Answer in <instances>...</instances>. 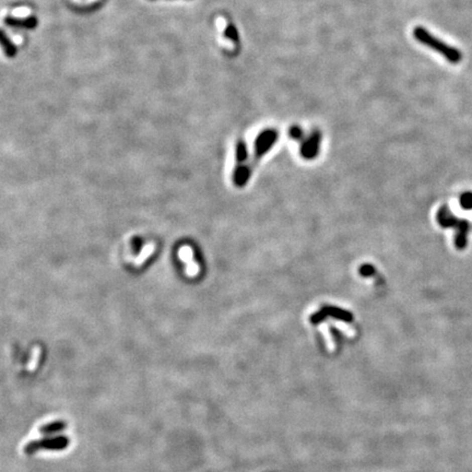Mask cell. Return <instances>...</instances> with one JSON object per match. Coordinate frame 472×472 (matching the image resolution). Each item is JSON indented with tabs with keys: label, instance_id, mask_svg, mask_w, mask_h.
<instances>
[{
	"label": "cell",
	"instance_id": "cell-9",
	"mask_svg": "<svg viewBox=\"0 0 472 472\" xmlns=\"http://www.w3.org/2000/svg\"><path fill=\"white\" fill-rule=\"evenodd\" d=\"M40 357H41V347L35 346L33 349V354H32V358H31V361L28 364L29 372H34L36 370L37 364H39V361H40Z\"/></svg>",
	"mask_w": 472,
	"mask_h": 472
},
{
	"label": "cell",
	"instance_id": "cell-8",
	"mask_svg": "<svg viewBox=\"0 0 472 472\" xmlns=\"http://www.w3.org/2000/svg\"><path fill=\"white\" fill-rule=\"evenodd\" d=\"M224 37H226V39L229 41H232L233 43H235V44H239L240 43L239 31L233 23H228L226 26L224 30Z\"/></svg>",
	"mask_w": 472,
	"mask_h": 472
},
{
	"label": "cell",
	"instance_id": "cell-1",
	"mask_svg": "<svg viewBox=\"0 0 472 472\" xmlns=\"http://www.w3.org/2000/svg\"><path fill=\"white\" fill-rule=\"evenodd\" d=\"M413 36L422 45H424L437 54L442 55L450 64H458L462 59V54L458 48L452 47L434 36L430 31L423 27H417L413 30Z\"/></svg>",
	"mask_w": 472,
	"mask_h": 472
},
{
	"label": "cell",
	"instance_id": "cell-10",
	"mask_svg": "<svg viewBox=\"0 0 472 472\" xmlns=\"http://www.w3.org/2000/svg\"><path fill=\"white\" fill-rule=\"evenodd\" d=\"M460 206L465 210H472V192H463L460 196Z\"/></svg>",
	"mask_w": 472,
	"mask_h": 472
},
{
	"label": "cell",
	"instance_id": "cell-11",
	"mask_svg": "<svg viewBox=\"0 0 472 472\" xmlns=\"http://www.w3.org/2000/svg\"><path fill=\"white\" fill-rule=\"evenodd\" d=\"M153 250H154V246H153L152 244H150V245H147V246L144 248V251H142V254L140 255V256H139L138 258L136 259V264H137V265L141 264V263L144 262V260H145L147 257L150 256L151 253L153 252Z\"/></svg>",
	"mask_w": 472,
	"mask_h": 472
},
{
	"label": "cell",
	"instance_id": "cell-4",
	"mask_svg": "<svg viewBox=\"0 0 472 472\" xmlns=\"http://www.w3.org/2000/svg\"><path fill=\"white\" fill-rule=\"evenodd\" d=\"M321 144V133L319 130H313L308 137L303 140L301 146V154L304 159L312 160L317 157Z\"/></svg>",
	"mask_w": 472,
	"mask_h": 472
},
{
	"label": "cell",
	"instance_id": "cell-5",
	"mask_svg": "<svg viewBox=\"0 0 472 472\" xmlns=\"http://www.w3.org/2000/svg\"><path fill=\"white\" fill-rule=\"evenodd\" d=\"M4 23L6 26L12 29H24V30H33L39 24V20L34 16H29L27 18H17L12 16H7L5 18Z\"/></svg>",
	"mask_w": 472,
	"mask_h": 472
},
{
	"label": "cell",
	"instance_id": "cell-2",
	"mask_svg": "<svg viewBox=\"0 0 472 472\" xmlns=\"http://www.w3.org/2000/svg\"><path fill=\"white\" fill-rule=\"evenodd\" d=\"M436 220L438 224L443 227H450L455 231V246L457 250L462 251L468 244V233L469 223L459 219L451 213L450 209L447 206L440 207L436 214Z\"/></svg>",
	"mask_w": 472,
	"mask_h": 472
},
{
	"label": "cell",
	"instance_id": "cell-6",
	"mask_svg": "<svg viewBox=\"0 0 472 472\" xmlns=\"http://www.w3.org/2000/svg\"><path fill=\"white\" fill-rule=\"evenodd\" d=\"M179 258H181L183 262L186 263L187 267H186V272L187 275L190 277H195L198 275L199 272V267L195 263L194 260V253H192V250L189 246H183L179 248Z\"/></svg>",
	"mask_w": 472,
	"mask_h": 472
},
{
	"label": "cell",
	"instance_id": "cell-3",
	"mask_svg": "<svg viewBox=\"0 0 472 472\" xmlns=\"http://www.w3.org/2000/svg\"><path fill=\"white\" fill-rule=\"evenodd\" d=\"M278 137H279L278 132L273 128H267L257 136L256 141H255V153H254V160L252 163V171L255 167L254 165L256 164L258 161L262 159L273 146L276 145Z\"/></svg>",
	"mask_w": 472,
	"mask_h": 472
},
{
	"label": "cell",
	"instance_id": "cell-12",
	"mask_svg": "<svg viewBox=\"0 0 472 472\" xmlns=\"http://www.w3.org/2000/svg\"><path fill=\"white\" fill-rule=\"evenodd\" d=\"M290 136L295 140H301L303 138V130L299 126H293L290 129Z\"/></svg>",
	"mask_w": 472,
	"mask_h": 472
},
{
	"label": "cell",
	"instance_id": "cell-7",
	"mask_svg": "<svg viewBox=\"0 0 472 472\" xmlns=\"http://www.w3.org/2000/svg\"><path fill=\"white\" fill-rule=\"evenodd\" d=\"M0 43H2V46L4 48V52H5L6 56H7V57H9V58L15 57V56L17 55V53H18V48L14 44V42H12L9 39V37L7 36V34H6L5 31H2V36H0Z\"/></svg>",
	"mask_w": 472,
	"mask_h": 472
}]
</instances>
